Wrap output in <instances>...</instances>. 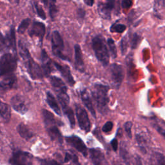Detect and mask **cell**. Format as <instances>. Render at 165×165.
<instances>
[{
	"mask_svg": "<svg viewBox=\"0 0 165 165\" xmlns=\"http://www.w3.org/2000/svg\"><path fill=\"white\" fill-rule=\"evenodd\" d=\"M66 141L70 144V145L74 147L76 150H77L81 154H82L85 157L88 155V150L86 148L85 143L82 140L76 135L68 136L65 138Z\"/></svg>",
	"mask_w": 165,
	"mask_h": 165,
	"instance_id": "obj_14",
	"label": "cell"
},
{
	"mask_svg": "<svg viewBox=\"0 0 165 165\" xmlns=\"http://www.w3.org/2000/svg\"><path fill=\"white\" fill-rule=\"evenodd\" d=\"M30 23H31V19L30 18H26L22 20V22L19 24L17 30L19 34H24V33L25 32V31L28 29V28L29 27Z\"/></svg>",
	"mask_w": 165,
	"mask_h": 165,
	"instance_id": "obj_30",
	"label": "cell"
},
{
	"mask_svg": "<svg viewBox=\"0 0 165 165\" xmlns=\"http://www.w3.org/2000/svg\"><path fill=\"white\" fill-rule=\"evenodd\" d=\"M106 44L108 45L109 48V51L110 52V54L112 56L113 58H116L117 56V48L116 45L115 44V41L112 38H109L107 39Z\"/></svg>",
	"mask_w": 165,
	"mask_h": 165,
	"instance_id": "obj_29",
	"label": "cell"
},
{
	"mask_svg": "<svg viewBox=\"0 0 165 165\" xmlns=\"http://www.w3.org/2000/svg\"><path fill=\"white\" fill-rule=\"evenodd\" d=\"M126 29V26L124 24L115 23L110 28V30L111 32H116V33H123Z\"/></svg>",
	"mask_w": 165,
	"mask_h": 165,
	"instance_id": "obj_31",
	"label": "cell"
},
{
	"mask_svg": "<svg viewBox=\"0 0 165 165\" xmlns=\"http://www.w3.org/2000/svg\"><path fill=\"white\" fill-rule=\"evenodd\" d=\"M115 1H106L100 2L97 5L98 14L101 17L106 20H110L112 16V12L115 7Z\"/></svg>",
	"mask_w": 165,
	"mask_h": 165,
	"instance_id": "obj_12",
	"label": "cell"
},
{
	"mask_svg": "<svg viewBox=\"0 0 165 165\" xmlns=\"http://www.w3.org/2000/svg\"><path fill=\"white\" fill-rule=\"evenodd\" d=\"M9 162L11 165H32L33 156L27 152L18 150L12 154Z\"/></svg>",
	"mask_w": 165,
	"mask_h": 165,
	"instance_id": "obj_10",
	"label": "cell"
},
{
	"mask_svg": "<svg viewBox=\"0 0 165 165\" xmlns=\"http://www.w3.org/2000/svg\"><path fill=\"white\" fill-rule=\"evenodd\" d=\"M39 161L41 165H64L59 163L56 160L54 159H39ZM72 164L70 165H81L78 161V159L74 161Z\"/></svg>",
	"mask_w": 165,
	"mask_h": 165,
	"instance_id": "obj_28",
	"label": "cell"
},
{
	"mask_svg": "<svg viewBox=\"0 0 165 165\" xmlns=\"http://www.w3.org/2000/svg\"><path fill=\"white\" fill-rule=\"evenodd\" d=\"M111 146H112L113 150L116 152L118 149V141L116 139H114L112 141H111Z\"/></svg>",
	"mask_w": 165,
	"mask_h": 165,
	"instance_id": "obj_42",
	"label": "cell"
},
{
	"mask_svg": "<svg viewBox=\"0 0 165 165\" xmlns=\"http://www.w3.org/2000/svg\"><path fill=\"white\" fill-rule=\"evenodd\" d=\"M17 131L21 137L27 140V141L30 140L34 136V132L23 123L19 124L18 125Z\"/></svg>",
	"mask_w": 165,
	"mask_h": 165,
	"instance_id": "obj_23",
	"label": "cell"
},
{
	"mask_svg": "<svg viewBox=\"0 0 165 165\" xmlns=\"http://www.w3.org/2000/svg\"><path fill=\"white\" fill-rule=\"evenodd\" d=\"M154 158L155 159L156 165H165L164 157L163 154L159 153H155L154 154Z\"/></svg>",
	"mask_w": 165,
	"mask_h": 165,
	"instance_id": "obj_37",
	"label": "cell"
},
{
	"mask_svg": "<svg viewBox=\"0 0 165 165\" xmlns=\"http://www.w3.org/2000/svg\"><path fill=\"white\" fill-rule=\"evenodd\" d=\"M42 116L46 130L53 141L61 144L63 143V136L57 127V123L54 115L48 110L43 109Z\"/></svg>",
	"mask_w": 165,
	"mask_h": 165,
	"instance_id": "obj_3",
	"label": "cell"
},
{
	"mask_svg": "<svg viewBox=\"0 0 165 165\" xmlns=\"http://www.w3.org/2000/svg\"><path fill=\"white\" fill-rule=\"evenodd\" d=\"M114 126V124L112 121L106 122L102 127V131L105 133H109L112 131Z\"/></svg>",
	"mask_w": 165,
	"mask_h": 165,
	"instance_id": "obj_38",
	"label": "cell"
},
{
	"mask_svg": "<svg viewBox=\"0 0 165 165\" xmlns=\"http://www.w3.org/2000/svg\"><path fill=\"white\" fill-rule=\"evenodd\" d=\"M110 75L112 85L115 88L119 89L122 84L125 76L123 66L113 63L110 67Z\"/></svg>",
	"mask_w": 165,
	"mask_h": 165,
	"instance_id": "obj_7",
	"label": "cell"
},
{
	"mask_svg": "<svg viewBox=\"0 0 165 165\" xmlns=\"http://www.w3.org/2000/svg\"><path fill=\"white\" fill-rule=\"evenodd\" d=\"M121 53L122 55L125 54V53L126 52L127 50V47H128V41L126 39V37L125 36L124 38L122 39V40L121 41Z\"/></svg>",
	"mask_w": 165,
	"mask_h": 165,
	"instance_id": "obj_39",
	"label": "cell"
},
{
	"mask_svg": "<svg viewBox=\"0 0 165 165\" xmlns=\"http://www.w3.org/2000/svg\"><path fill=\"white\" fill-rule=\"evenodd\" d=\"M90 158L94 165H107L105 155L100 149H90Z\"/></svg>",
	"mask_w": 165,
	"mask_h": 165,
	"instance_id": "obj_20",
	"label": "cell"
},
{
	"mask_svg": "<svg viewBox=\"0 0 165 165\" xmlns=\"http://www.w3.org/2000/svg\"><path fill=\"white\" fill-rule=\"evenodd\" d=\"M84 3L86 4V5H87L90 7H92L94 5V1H92V0H85V1H84Z\"/></svg>",
	"mask_w": 165,
	"mask_h": 165,
	"instance_id": "obj_43",
	"label": "cell"
},
{
	"mask_svg": "<svg viewBox=\"0 0 165 165\" xmlns=\"http://www.w3.org/2000/svg\"><path fill=\"white\" fill-rule=\"evenodd\" d=\"M46 96H47L46 101L48 106L51 107V108L53 110L54 112L57 115H59V116L61 117L62 115L61 110L58 103H57L54 96L53 94L50 91H48L47 92Z\"/></svg>",
	"mask_w": 165,
	"mask_h": 165,
	"instance_id": "obj_22",
	"label": "cell"
},
{
	"mask_svg": "<svg viewBox=\"0 0 165 165\" xmlns=\"http://www.w3.org/2000/svg\"><path fill=\"white\" fill-rule=\"evenodd\" d=\"M5 37L7 41V44L9 51L12 50L13 51L14 54H16V53H17V45H16V34L14 27H11L10 30Z\"/></svg>",
	"mask_w": 165,
	"mask_h": 165,
	"instance_id": "obj_21",
	"label": "cell"
},
{
	"mask_svg": "<svg viewBox=\"0 0 165 165\" xmlns=\"http://www.w3.org/2000/svg\"><path fill=\"white\" fill-rule=\"evenodd\" d=\"M164 8H165V1L164 0L161 1H155L154 2V15L155 17L159 19H163L164 14Z\"/></svg>",
	"mask_w": 165,
	"mask_h": 165,
	"instance_id": "obj_24",
	"label": "cell"
},
{
	"mask_svg": "<svg viewBox=\"0 0 165 165\" xmlns=\"http://www.w3.org/2000/svg\"><path fill=\"white\" fill-rule=\"evenodd\" d=\"M17 85V77L14 74H11L0 81V88L3 90H9L13 89Z\"/></svg>",
	"mask_w": 165,
	"mask_h": 165,
	"instance_id": "obj_19",
	"label": "cell"
},
{
	"mask_svg": "<svg viewBox=\"0 0 165 165\" xmlns=\"http://www.w3.org/2000/svg\"><path fill=\"white\" fill-rule=\"evenodd\" d=\"M133 2L132 1H129V0H124L121 3L122 7L124 9H129L132 5Z\"/></svg>",
	"mask_w": 165,
	"mask_h": 165,
	"instance_id": "obj_41",
	"label": "cell"
},
{
	"mask_svg": "<svg viewBox=\"0 0 165 165\" xmlns=\"http://www.w3.org/2000/svg\"><path fill=\"white\" fill-rule=\"evenodd\" d=\"M19 53L24 61L25 66L32 80H41L44 76L42 70L40 66L32 59L29 51L22 41L18 43Z\"/></svg>",
	"mask_w": 165,
	"mask_h": 165,
	"instance_id": "obj_1",
	"label": "cell"
},
{
	"mask_svg": "<svg viewBox=\"0 0 165 165\" xmlns=\"http://www.w3.org/2000/svg\"><path fill=\"white\" fill-rule=\"evenodd\" d=\"M5 50L9 51L7 44V41L5 37L3 36L1 33L0 32V52H2Z\"/></svg>",
	"mask_w": 165,
	"mask_h": 165,
	"instance_id": "obj_35",
	"label": "cell"
},
{
	"mask_svg": "<svg viewBox=\"0 0 165 165\" xmlns=\"http://www.w3.org/2000/svg\"><path fill=\"white\" fill-rule=\"evenodd\" d=\"M41 70H42L43 75L49 77L52 71V61L48 54L45 49L41 51Z\"/></svg>",
	"mask_w": 165,
	"mask_h": 165,
	"instance_id": "obj_16",
	"label": "cell"
},
{
	"mask_svg": "<svg viewBox=\"0 0 165 165\" xmlns=\"http://www.w3.org/2000/svg\"><path fill=\"white\" fill-rule=\"evenodd\" d=\"M0 116L5 120V123L9 122L11 117L10 106L1 101H0Z\"/></svg>",
	"mask_w": 165,
	"mask_h": 165,
	"instance_id": "obj_25",
	"label": "cell"
},
{
	"mask_svg": "<svg viewBox=\"0 0 165 165\" xmlns=\"http://www.w3.org/2000/svg\"><path fill=\"white\" fill-rule=\"evenodd\" d=\"M76 114L80 129L85 132H89L91 129V123L86 110L81 105H76Z\"/></svg>",
	"mask_w": 165,
	"mask_h": 165,
	"instance_id": "obj_8",
	"label": "cell"
},
{
	"mask_svg": "<svg viewBox=\"0 0 165 165\" xmlns=\"http://www.w3.org/2000/svg\"><path fill=\"white\" fill-rule=\"evenodd\" d=\"M49 80H50L54 90L56 94L57 99H66L65 97L69 98L67 93V86L61 78L55 76H50Z\"/></svg>",
	"mask_w": 165,
	"mask_h": 165,
	"instance_id": "obj_9",
	"label": "cell"
},
{
	"mask_svg": "<svg viewBox=\"0 0 165 165\" xmlns=\"http://www.w3.org/2000/svg\"><path fill=\"white\" fill-rule=\"evenodd\" d=\"M80 96L81 98V100L82 103H83V104L86 108L88 110L89 112L91 113L92 116H94V118H96V110H95L94 108L92 101L91 100V97L90 96L88 92L87 91V90L86 88L81 89L80 92Z\"/></svg>",
	"mask_w": 165,
	"mask_h": 165,
	"instance_id": "obj_18",
	"label": "cell"
},
{
	"mask_svg": "<svg viewBox=\"0 0 165 165\" xmlns=\"http://www.w3.org/2000/svg\"><path fill=\"white\" fill-rule=\"evenodd\" d=\"M132 125L133 124L131 121H127L124 124V129H125L126 133L130 139H132Z\"/></svg>",
	"mask_w": 165,
	"mask_h": 165,
	"instance_id": "obj_36",
	"label": "cell"
},
{
	"mask_svg": "<svg viewBox=\"0 0 165 165\" xmlns=\"http://www.w3.org/2000/svg\"><path fill=\"white\" fill-rule=\"evenodd\" d=\"M62 110H63V113L68 118L70 124H71V127L74 128L76 125V121H75V117H74V114L72 109L70 107V106H68L64 107V108H62Z\"/></svg>",
	"mask_w": 165,
	"mask_h": 165,
	"instance_id": "obj_27",
	"label": "cell"
},
{
	"mask_svg": "<svg viewBox=\"0 0 165 165\" xmlns=\"http://www.w3.org/2000/svg\"><path fill=\"white\" fill-rule=\"evenodd\" d=\"M136 140H137V142L139 144V146L141 148V150L144 152V153H146V140L144 139L142 135L137 134L136 135Z\"/></svg>",
	"mask_w": 165,
	"mask_h": 165,
	"instance_id": "obj_34",
	"label": "cell"
},
{
	"mask_svg": "<svg viewBox=\"0 0 165 165\" xmlns=\"http://www.w3.org/2000/svg\"><path fill=\"white\" fill-rule=\"evenodd\" d=\"M45 32H46V27L44 23L39 22H34L28 31V34L30 38L38 39L40 45H42Z\"/></svg>",
	"mask_w": 165,
	"mask_h": 165,
	"instance_id": "obj_11",
	"label": "cell"
},
{
	"mask_svg": "<svg viewBox=\"0 0 165 165\" xmlns=\"http://www.w3.org/2000/svg\"><path fill=\"white\" fill-rule=\"evenodd\" d=\"M53 65H54V67L57 68V71L60 72L61 75L66 81V82L71 86H74V85L76 84V81L74 80L73 76L71 74V70H70V68L68 66L59 64L57 62H53Z\"/></svg>",
	"mask_w": 165,
	"mask_h": 165,
	"instance_id": "obj_15",
	"label": "cell"
},
{
	"mask_svg": "<svg viewBox=\"0 0 165 165\" xmlns=\"http://www.w3.org/2000/svg\"><path fill=\"white\" fill-rule=\"evenodd\" d=\"M74 59H75V67L76 70L81 72L85 71V66L82 57V53L80 45L76 44L74 45Z\"/></svg>",
	"mask_w": 165,
	"mask_h": 165,
	"instance_id": "obj_17",
	"label": "cell"
},
{
	"mask_svg": "<svg viewBox=\"0 0 165 165\" xmlns=\"http://www.w3.org/2000/svg\"><path fill=\"white\" fill-rule=\"evenodd\" d=\"M34 7L37 15H38L41 19L43 20L46 19L47 16L42 7L40 6L37 2H34Z\"/></svg>",
	"mask_w": 165,
	"mask_h": 165,
	"instance_id": "obj_32",
	"label": "cell"
},
{
	"mask_svg": "<svg viewBox=\"0 0 165 165\" xmlns=\"http://www.w3.org/2000/svg\"><path fill=\"white\" fill-rule=\"evenodd\" d=\"M108 85L101 83H95L91 90L92 96L98 112L105 115L109 112V90Z\"/></svg>",
	"mask_w": 165,
	"mask_h": 165,
	"instance_id": "obj_2",
	"label": "cell"
},
{
	"mask_svg": "<svg viewBox=\"0 0 165 165\" xmlns=\"http://www.w3.org/2000/svg\"><path fill=\"white\" fill-rule=\"evenodd\" d=\"M77 18L80 20H83L85 17L86 12L82 8H79V9L77 10Z\"/></svg>",
	"mask_w": 165,
	"mask_h": 165,
	"instance_id": "obj_40",
	"label": "cell"
},
{
	"mask_svg": "<svg viewBox=\"0 0 165 165\" xmlns=\"http://www.w3.org/2000/svg\"><path fill=\"white\" fill-rule=\"evenodd\" d=\"M42 3L48 6L49 14H50L51 18L52 21H54L57 16V12H58L57 5H56V1H42Z\"/></svg>",
	"mask_w": 165,
	"mask_h": 165,
	"instance_id": "obj_26",
	"label": "cell"
},
{
	"mask_svg": "<svg viewBox=\"0 0 165 165\" xmlns=\"http://www.w3.org/2000/svg\"><path fill=\"white\" fill-rule=\"evenodd\" d=\"M10 104L15 111L22 115H24L28 110V106L25 99L21 95H16L12 97Z\"/></svg>",
	"mask_w": 165,
	"mask_h": 165,
	"instance_id": "obj_13",
	"label": "cell"
},
{
	"mask_svg": "<svg viewBox=\"0 0 165 165\" xmlns=\"http://www.w3.org/2000/svg\"><path fill=\"white\" fill-rule=\"evenodd\" d=\"M141 37L137 33H134L130 40V46L132 49H135L138 47L141 41Z\"/></svg>",
	"mask_w": 165,
	"mask_h": 165,
	"instance_id": "obj_33",
	"label": "cell"
},
{
	"mask_svg": "<svg viewBox=\"0 0 165 165\" xmlns=\"http://www.w3.org/2000/svg\"><path fill=\"white\" fill-rule=\"evenodd\" d=\"M52 51L54 54L59 59L70 61L68 57L65 54L64 41L60 33L57 30H54L51 35Z\"/></svg>",
	"mask_w": 165,
	"mask_h": 165,
	"instance_id": "obj_6",
	"label": "cell"
},
{
	"mask_svg": "<svg viewBox=\"0 0 165 165\" xmlns=\"http://www.w3.org/2000/svg\"><path fill=\"white\" fill-rule=\"evenodd\" d=\"M18 58L14 54L7 52L0 57V76L13 74L17 68Z\"/></svg>",
	"mask_w": 165,
	"mask_h": 165,
	"instance_id": "obj_5",
	"label": "cell"
},
{
	"mask_svg": "<svg viewBox=\"0 0 165 165\" xmlns=\"http://www.w3.org/2000/svg\"><path fill=\"white\" fill-rule=\"evenodd\" d=\"M92 45L97 60L104 67H107L109 64L110 54L104 37L101 35L94 36L92 40Z\"/></svg>",
	"mask_w": 165,
	"mask_h": 165,
	"instance_id": "obj_4",
	"label": "cell"
}]
</instances>
